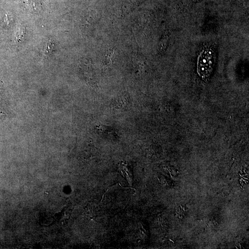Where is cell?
<instances>
[{"mask_svg":"<svg viewBox=\"0 0 249 249\" xmlns=\"http://www.w3.org/2000/svg\"><path fill=\"white\" fill-rule=\"evenodd\" d=\"M46 45L45 47L44 48V50L42 51V53H43L45 55H48L53 50L54 47L53 46V44L50 42H48Z\"/></svg>","mask_w":249,"mask_h":249,"instance_id":"2","label":"cell"},{"mask_svg":"<svg viewBox=\"0 0 249 249\" xmlns=\"http://www.w3.org/2000/svg\"><path fill=\"white\" fill-rule=\"evenodd\" d=\"M216 63V57L211 49H204L201 53L197 60V71L203 80L210 78Z\"/></svg>","mask_w":249,"mask_h":249,"instance_id":"1","label":"cell"}]
</instances>
